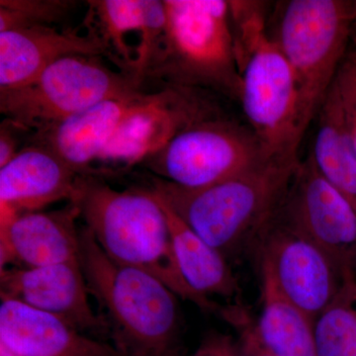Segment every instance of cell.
Returning a JSON list of instances; mask_svg holds the SVG:
<instances>
[{
  "label": "cell",
  "mask_w": 356,
  "mask_h": 356,
  "mask_svg": "<svg viewBox=\"0 0 356 356\" xmlns=\"http://www.w3.org/2000/svg\"><path fill=\"white\" fill-rule=\"evenodd\" d=\"M108 44L96 31H58L50 26L0 32V89L32 83L50 65L70 56L109 55Z\"/></svg>",
  "instance_id": "5bb4252c"
},
{
  "label": "cell",
  "mask_w": 356,
  "mask_h": 356,
  "mask_svg": "<svg viewBox=\"0 0 356 356\" xmlns=\"http://www.w3.org/2000/svg\"><path fill=\"white\" fill-rule=\"evenodd\" d=\"M269 159L248 127L203 119L184 129L145 163L161 179L188 189L219 184Z\"/></svg>",
  "instance_id": "ba28073f"
},
{
  "label": "cell",
  "mask_w": 356,
  "mask_h": 356,
  "mask_svg": "<svg viewBox=\"0 0 356 356\" xmlns=\"http://www.w3.org/2000/svg\"><path fill=\"white\" fill-rule=\"evenodd\" d=\"M72 3L58 0H1L0 32L15 28L49 26L64 18Z\"/></svg>",
  "instance_id": "603a6c76"
},
{
  "label": "cell",
  "mask_w": 356,
  "mask_h": 356,
  "mask_svg": "<svg viewBox=\"0 0 356 356\" xmlns=\"http://www.w3.org/2000/svg\"><path fill=\"white\" fill-rule=\"evenodd\" d=\"M248 128L268 158L299 161L304 132L294 72L267 32L245 53L241 65L240 98Z\"/></svg>",
  "instance_id": "52a82bcc"
},
{
  "label": "cell",
  "mask_w": 356,
  "mask_h": 356,
  "mask_svg": "<svg viewBox=\"0 0 356 356\" xmlns=\"http://www.w3.org/2000/svg\"><path fill=\"white\" fill-rule=\"evenodd\" d=\"M0 356H123L62 318L14 301L0 304Z\"/></svg>",
  "instance_id": "9a60e30c"
},
{
  "label": "cell",
  "mask_w": 356,
  "mask_h": 356,
  "mask_svg": "<svg viewBox=\"0 0 356 356\" xmlns=\"http://www.w3.org/2000/svg\"><path fill=\"white\" fill-rule=\"evenodd\" d=\"M166 22L149 74L177 86H206L238 100V67L231 4L225 0H163Z\"/></svg>",
  "instance_id": "277c9868"
},
{
  "label": "cell",
  "mask_w": 356,
  "mask_h": 356,
  "mask_svg": "<svg viewBox=\"0 0 356 356\" xmlns=\"http://www.w3.org/2000/svg\"><path fill=\"white\" fill-rule=\"evenodd\" d=\"M255 247L259 268L271 276L288 301L312 320L329 305L346 278L327 252L275 217Z\"/></svg>",
  "instance_id": "30bf717a"
},
{
  "label": "cell",
  "mask_w": 356,
  "mask_h": 356,
  "mask_svg": "<svg viewBox=\"0 0 356 356\" xmlns=\"http://www.w3.org/2000/svg\"><path fill=\"white\" fill-rule=\"evenodd\" d=\"M144 93L113 98L70 117L46 131L47 145L79 175L97 161L125 117Z\"/></svg>",
  "instance_id": "e0dca14e"
},
{
  "label": "cell",
  "mask_w": 356,
  "mask_h": 356,
  "mask_svg": "<svg viewBox=\"0 0 356 356\" xmlns=\"http://www.w3.org/2000/svg\"><path fill=\"white\" fill-rule=\"evenodd\" d=\"M79 175L48 147L22 149L0 168V219L70 201Z\"/></svg>",
  "instance_id": "2e32d148"
},
{
  "label": "cell",
  "mask_w": 356,
  "mask_h": 356,
  "mask_svg": "<svg viewBox=\"0 0 356 356\" xmlns=\"http://www.w3.org/2000/svg\"><path fill=\"white\" fill-rule=\"evenodd\" d=\"M233 339L229 337L215 334L204 339L195 353L191 356H229Z\"/></svg>",
  "instance_id": "484cf974"
},
{
  "label": "cell",
  "mask_w": 356,
  "mask_h": 356,
  "mask_svg": "<svg viewBox=\"0 0 356 356\" xmlns=\"http://www.w3.org/2000/svg\"><path fill=\"white\" fill-rule=\"evenodd\" d=\"M313 330L317 356H356V278H344Z\"/></svg>",
  "instance_id": "44dd1931"
},
{
  "label": "cell",
  "mask_w": 356,
  "mask_h": 356,
  "mask_svg": "<svg viewBox=\"0 0 356 356\" xmlns=\"http://www.w3.org/2000/svg\"><path fill=\"white\" fill-rule=\"evenodd\" d=\"M229 356H252L247 350V348L241 343L240 339L238 341H233L232 344L231 353Z\"/></svg>",
  "instance_id": "83f0119b"
},
{
  "label": "cell",
  "mask_w": 356,
  "mask_h": 356,
  "mask_svg": "<svg viewBox=\"0 0 356 356\" xmlns=\"http://www.w3.org/2000/svg\"><path fill=\"white\" fill-rule=\"evenodd\" d=\"M356 151V54L348 50L334 79Z\"/></svg>",
  "instance_id": "cb8c5ba5"
},
{
  "label": "cell",
  "mask_w": 356,
  "mask_h": 356,
  "mask_svg": "<svg viewBox=\"0 0 356 356\" xmlns=\"http://www.w3.org/2000/svg\"><path fill=\"white\" fill-rule=\"evenodd\" d=\"M355 17L356 0H290L278 14L270 38L294 72L305 133L348 55Z\"/></svg>",
  "instance_id": "5b68a950"
},
{
  "label": "cell",
  "mask_w": 356,
  "mask_h": 356,
  "mask_svg": "<svg viewBox=\"0 0 356 356\" xmlns=\"http://www.w3.org/2000/svg\"><path fill=\"white\" fill-rule=\"evenodd\" d=\"M350 50L355 51V53L356 54V17L355 23H353V33H351Z\"/></svg>",
  "instance_id": "f1b7e54d"
},
{
  "label": "cell",
  "mask_w": 356,
  "mask_h": 356,
  "mask_svg": "<svg viewBox=\"0 0 356 356\" xmlns=\"http://www.w3.org/2000/svg\"><path fill=\"white\" fill-rule=\"evenodd\" d=\"M97 14L102 26V36L110 50L118 54L122 62L132 74L134 58L127 44L131 33H142L146 19L144 0H99L89 2Z\"/></svg>",
  "instance_id": "7402d4cb"
},
{
  "label": "cell",
  "mask_w": 356,
  "mask_h": 356,
  "mask_svg": "<svg viewBox=\"0 0 356 356\" xmlns=\"http://www.w3.org/2000/svg\"><path fill=\"white\" fill-rule=\"evenodd\" d=\"M299 161L269 159L247 172L198 189L156 178L152 191L225 257L257 242L280 209Z\"/></svg>",
  "instance_id": "7a4b0ae2"
},
{
  "label": "cell",
  "mask_w": 356,
  "mask_h": 356,
  "mask_svg": "<svg viewBox=\"0 0 356 356\" xmlns=\"http://www.w3.org/2000/svg\"><path fill=\"white\" fill-rule=\"evenodd\" d=\"M317 133L309 156L318 172L356 206V151L336 83L318 114Z\"/></svg>",
  "instance_id": "d6986e66"
},
{
  "label": "cell",
  "mask_w": 356,
  "mask_h": 356,
  "mask_svg": "<svg viewBox=\"0 0 356 356\" xmlns=\"http://www.w3.org/2000/svg\"><path fill=\"white\" fill-rule=\"evenodd\" d=\"M79 218L81 211L70 202L60 210L0 219L1 267L35 268L79 259Z\"/></svg>",
  "instance_id": "4fadbf2b"
},
{
  "label": "cell",
  "mask_w": 356,
  "mask_h": 356,
  "mask_svg": "<svg viewBox=\"0 0 356 356\" xmlns=\"http://www.w3.org/2000/svg\"><path fill=\"white\" fill-rule=\"evenodd\" d=\"M261 274V307L254 331L274 356H317L313 320L281 294L271 276Z\"/></svg>",
  "instance_id": "ffe728a7"
},
{
  "label": "cell",
  "mask_w": 356,
  "mask_h": 356,
  "mask_svg": "<svg viewBox=\"0 0 356 356\" xmlns=\"http://www.w3.org/2000/svg\"><path fill=\"white\" fill-rule=\"evenodd\" d=\"M79 262L89 293L106 311L114 346L123 356H179V297L153 274L109 259L86 227Z\"/></svg>",
  "instance_id": "3957f363"
},
{
  "label": "cell",
  "mask_w": 356,
  "mask_h": 356,
  "mask_svg": "<svg viewBox=\"0 0 356 356\" xmlns=\"http://www.w3.org/2000/svg\"><path fill=\"white\" fill-rule=\"evenodd\" d=\"M18 153L19 152L17 151L13 135L2 128L0 134V168H3L9 161H13Z\"/></svg>",
  "instance_id": "4316f807"
},
{
  "label": "cell",
  "mask_w": 356,
  "mask_h": 356,
  "mask_svg": "<svg viewBox=\"0 0 356 356\" xmlns=\"http://www.w3.org/2000/svg\"><path fill=\"white\" fill-rule=\"evenodd\" d=\"M79 259L35 268L1 267V300H14L62 318L81 332H110L106 318L96 315Z\"/></svg>",
  "instance_id": "7c38bea8"
},
{
  "label": "cell",
  "mask_w": 356,
  "mask_h": 356,
  "mask_svg": "<svg viewBox=\"0 0 356 356\" xmlns=\"http://www.w3.org/2000/svg\"><path fill=\"white\" fill-rule=\"evenodd\" d=\"M158 197L168 217L180 273L189 287L206 299L236 296L238 282L228 259L192 231L163 199Z\"/></svg>",
  "instance_id": "ac0fdd59"
},
{
  "label": "cell",
  "mask_w": 356,
  "mask_h": 356,
  "mask_svg": "<svg viewBox=\"0 0 356 356\" xmlns=\"http://www.w3.org/2000/svg\"><path fill=\"white\" fill-rule=\"evenodd\" d=\"M70 202L79 207L86 228L112 261L153 274L204 312H219L213 300L194 292L184 280L165 211L152 189L116 191L98 178L79 175Z\"/></svg>",
  "instance_id": "6da1fadb"
},
{
  "label": "cell",
  "mask_w": 356,
  "mask_h": 356,
  "mask_svg": "<svg viewBox=\"0 0 356 356\" xmlns=\"http://www.w3.org/2000/svg\"><path fill=\"white\" fill-rule=\"evenodd\" d=\"M196 99L189 95L188 88L181 86L143 95L97 161L132 165L152 158L184 129L210 118L207 109Z\"/></svg>",
  "instance_id": "8fae6325"
},
{
  "label": "cell",
  "mask_w": 356,
  "mask_h": 356,
  "mask_svg": "<svg viewBox=\"0 0 356 356\" xmlns=\"http://www.w3.org/2000/svg\"><path fill=\"white\" fill-rule=\"evenodd\" d=\"M221 317L238 331L240 341L252 356H274L262 346L254 331V320L242 307L234 305L222 308Z\"/></svg>",
  "instance_id": "d4e9b609"
},
{
  "label": "cell",
  "mask_w": 356,
  "mask_h": 356,
  "mask_svg": "<svg viewBox=\"0 0 356 356\" xmlns=\"http://www.w3.org/2000/svg\"><path fill=\"white\" fill-rule=\"evenodd\" d=\"M139 92L130 74L114 72L99 57L70 56L32 83L0 89V111L18 127L46 132L97 103Z\"/></svg>",
  "instance_id": "8992f818"
},
{
  "label": "cell",
  "mask_w": 356,
  "mask_h": 356,
  "mask_svg": "<svg viewBox=\"0 0 356 356\" xmlns=\"http://www.w3.org/2000/svg\"><path fill=\"white\" fill-rule=\"evenodd\" d=\"M275 218L322 248L346 277L356 278V206L310 156L300 163Z\"/></svg>",
  "instance_id": "9c48e42d"
}]
</instances>
